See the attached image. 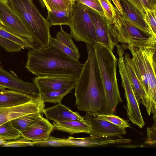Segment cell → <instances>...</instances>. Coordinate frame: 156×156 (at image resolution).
<instances>
[{
    "label": "cell",
    "instance_id": "cell-11",
    "mask_svg": "<svg viewBox=\"0 0 156 156\" xmlns=\"http://www.w3.org/2000/svg\"><path fill=\"white\" fill-rule=\"evenodd\" d=\"M44 102L41 95L30 101L15 106L0 108V125L21 116L37 112H43Z\"/></svg>",
    "mask_w": 156,
    "mask_h": 156
},
{
    "label": "cell",
    "instance_id": "cell-13",
    "mask_svg": "<svg viewBox=\"0 0 156 156\" xmlns=\"http://www.w3.org/2000/svg\"><path fill=\"white\" fill-rule=\"evenodd\" d=\"M87 8L94 26L98 43L113 51L117 44L110 32L108 21L105 16L87 6Z\"/></svg>",
    "mask_w": 156,
    "mask_h": 156
},
{
    "label": "cell",
    "instance_id": "cell-4",
    "mask_svg": "<svg viewBox=\"0 0 156 156\" xmlns=\"http://www.w3.org/2000/svg\"><path fill=\"white\" fill-rule=\"evenodd\" d=\"M116 13L109 29L116 44L119 42L126 45L141 48L156 44V37L148 33L124 17L115 7Z\"/></svg>",
    "mask_w": 156,
    "mask_h": 156
},
{
    "label": "cell",
    "instance_id": "cell-36",
    "mask_svg": "<svg viewBox=\"0 0 156 156\" xmlns=\"http://www.w3.org/2000/svg\"><path fill=\"white\" fill-rule=\"evenodd\" d=\"M77 3L82 4L105 16L103 9L98 0H74Z\"/></svg>",
    "mask_w": 156,
    "mask_h": 156
},
{
    "label": "cell",
    "instance_id": "cell-33",
    "mask_svg": "<svg viewBox=\"0 0 156 156\" xmlns=\"http://www.w3.org/2000/svg\"><path fill=\"white\" fill-rule=\"evenodd\" d=\"M0 46L9 52H19L22 49L18 44L0 36Z\"/></svg>",
    "mask_w": 156,
    "mask_h": 156
},
{
    "label": "cell",
    "instance_id": "cell-29",
    "mask_svg": "<svg viewBox=\"0 0 156 156\" xmlns=\"http://www.w3.org/2000/svg\"><path fill=\"white\" fill-rule=\"evenodd\" d=\"M48 10H61L69 8L74 0H43Z\"/></svg>",
    "mask_w": 156,
    "mask_h": 156
},
{
    "label": "cell",
    "instance_id": "cell-30",
    "mask_svg": "<svg viewBox=\"0 0 156 156\" xmlns=\"http://www.w3.org/2000/svg\"><path fill=\"white\" fill-rule=\"evenodd\" d=\"M127 0L138 10L144 18L147 9L156 10V0Z\"/></svg>",
    "mask_w": 156,
    "mask_h": 156
},
{
    "label": "cell",
    "instance_id": "cell-21",
    "mask_svg": "<svg viewBox=\"0 0 156 156\" xmlns=\"http://www.w3.org/2000/svg\"><path fill=\"white\" fill-rule=\"evenodd\" d=\"M55 129L67 132L70 135L84 133L89 134L90 127L85 120L84 121L69 120L53 122Z\"/></svg>",
    "mask_w": 156,
    "mask_h": 156
},
{
    "label": "cell",
    "instance_id": "cell-41",
    "mask_svg": "<svg viewBox=\"0 0 156 156\" xmlns=\"http://www.w3.org/2000/svg\"><path fill=\"white\" fill-rule=\"evenodd\" d=\"M0 24L1 25H2V26H3V23L2 22V21L1 20H0Z\"/></svg>",
    "mask_w": 156,
    "mask_h": 156
},
{
    "label": "cell",
    "instance_id": "cell-6",
    "mask_svg": "<svg viewBox=\"0 0 156 156\" xmlns=\"http://www.w3.org/2000/svg\"><path fill=\"white\" fill-rule=\"evenodd\" d=\"M70 34L75 41L93 45L98 40L93 22L87 6L74 2L72 17L69 25Z\"/></svg>",
    "mask_w": 156,
    "mask_h": 156
},
{
    "label": "cell",
    "instance_id": "cell-8",
    "mask_svg": "<svg viewBox=\"0 0 156 156\" xmlns=\"http://www.w3.org/2000/svg\"><path fill=\"white\" fill-rule=\"evenodd\" d=\"M122 50L117 51L119 55L118 63L122 87L125 91L126 101L127 115L131 122L142 128L145 125L137 101L132 88L126 70Z\"/></svg>",
    "mask_w": 156,
    "mask_h": 156
},
{
    "label": "cell",
    "instance_id": "cell-31",
    "mask_svg": "<svg viewBox=\"0 0 156 156\" xmlns=\"http://www.w3.org/2000/svg\"><path fill=\"white\" fill-rule=\"evenodd\" d=\"M100 118L119 127L126 128L130 127L128 121L114 114L97 113Z\"/></svg>",
    "mask_w": 156,
    "mask_h": 156
},
{
    "label": "cell",
    "instance_id": "cell-10",
    "mask_svg": "<svg viewBox=\"0 0 156 156\" xmlns=\"http://www.w3.org/2000/svg\"><path fill=\"white\" fill-rule=\"evenodd\" d=\"M84 118L90 126V136L122 138V135L126 134L125 129L118 127L100 117L97 113L87 112Z\"/></svg>",
    "mask_w": 156,
    "mask_h": 156
},
{
    "label": "cell",
    "instance_id": "cell-26",
    "mask_svg": "<svg viewBox=\"0 0 156 156\" xmlns=\"http://www.w3.org/2000/svg\"><path fill=\"white\" fill-rule=\"evenodd\" d=\"M22 136V133L13 126L11 121L0 125V138L6 140H14Z\"/></svg>",
    "mask_w": 156,
    "mask_h": 156
},
{
    "label": "cell",
    "instance_id": "cell-18",
    "mask_svg": "<svg viewBox=\"0 0 156 156\" xmlns=\"http://www.w3.org/2000/svg\"><path fill=\"white\" fill-rule=\"evenodd\" d=\"M124 57L128 77L136 99L138 102L140 101L145 106L146 94L144 88L133 67L131 61V58L127 53H125Z\"/></svg>",
    "mask_w": 156,
    "mask_h": 156
},
{
    "label": "cell",
    "instance_id": "cell-19",
    "mask_svg": "<svg viewBox=\"0 0 156 156\" xmlns=\"http://www.w3.org/2000/svg\"><path fill=\"white\" fill-rule=\"evenodd\" d=\"M122 9V16L146 32L156 37L145 21L140 12L127 0H118Z\"/></svg>",
    "mask_w": 156,
    "mask_h": 156
},
{
    "label": "cell",
    "instance_id": "cell-7",
    "mask_svg": "<svg viewBox=\"0 0 156 156\" xmlns=\"http://www.w3.org/2000/svg\"><path fill=\"white\" fill-rule=\"evenodd\" d=\"M0 19L3 27L24 39L36 48L41 47L10 2H7L0 0Z\"/></svg>",
    "mask_w": 156,
    "mask_h": 156
},
{
    "label": "cell",
    "instance_id": "cell-42",
    "mask_svg": "<svg viewBox=\"0 0 156 156\" xmlns=\"http://www.w3.org/2000/svg\"><path fill=\"white\" fill-rule=\"evenodd\" d=\"M11 0H5V1L6 2H8L9 1H11Z\"/></svg>",
    "mask_w": 156,
    "mask_h": 156
},
{
    "label": "cell",
    "instance_id": "cell-40",
    "mask_svg": "<svg viewBox=\"0 0 156 156\" xmlns=\"http://www.w3.org/2000/svg\"><path fill=\"white\" fill-rule=\"evenodd\" d=\"M39 3L41 6L43 8H44L45 7V5L44 3L43 0H38Z\"/></svg>",
    "mask_w": 156,
    "mask_h": 156
},
{
    "label": "cell",
    "instance_id": "cell-35",
    "mask_svg": "<svg viewBox=\"0 0 156 156\" xmlns=\"http://www.w3.org/2000/svg\"><path fill=\"white\" fill-rule=\"evenodd\" d=\"M28 146H33V141L23 136L16 140L7 141L2 145V147H24Z\"/></svg>",
    "mask_w": 156,
    "mask_h": 156
},
{
    "label": "cell",
    "instance_id": "cell-37",
    "mask_svg": "<svg viewBox=\"0 0 156 156\" xmlns=\"http://www.w3.org/2000/svg\"><path fill=\"white\" fill-rule=\"evenodd\" d=\"M147 139L144 144L150 145L155 144L156 143V124L154 122L151 127L147 128Z\"/></svg>",
    "mask_w": 156,
    "mask_h": 156
},
{
    "label": "cell",
    "instance_id": "cell-14",
    "mask_svg": "<svg viewBox=\"0 0 156 156\" xmlns=\"http://www.w3.org/2000/svg\"><path fill=\"white\" fill-rule=\"evenodd\" d=\"M77 79L71 76H37L33 80L38 87L41 95L76 85Z\"/></svg>",
    "mask_w": 156,
    "mask_h": 156
},
{
    "label": "cell",
    "instance_id": "cell-24",
    "mask_svg": "<svg viewBox=\"0 0 156 156\" xmlns=\"http://www.w3.org/2000/svg\"><path fill=\"white\" fill-rule=\"evenodd\" d=\"M43 112L27 114L11 120L13 126L22 133L31 127L42 119Z\"/></svg>",
    "mask_w": 156,
    "mask_h": 156
},
{
    "label": "cell",
    "instance_id": "cell-34",
    "mask_svg": "<svg viewBox=\"0 0 156 156\" xmlns=\"http://www.w3.org/2000/svg\"><path fill=\"white\" fill-rule=\"evenodd\" d=\"M156 10L147 9L146 11L144 20L153 34L156 36Z\"/></svg>",
    "mask_w": 156,
    "mask_h": 156
},
{
    "label": "cell",
    "instance_id": "cell-43",
    "mask_svg": "<svg viewBox=\"0 0 156 156\" xmlns=\"http://www.w3.org/2000/svg\"><path fill=\"white\" fill-rule=\"evenodd\" d=\"M1 0L2 1H4V2H5V0Z\"/></svg>",
    "mask_w": 156,
    "mask_h": 156
},
{
    "label": "cell",
    "instance_id": "cell-20",
    "mask_svg": "<svg viewBox=\"0 0 156 156\" xmlns=\"http://www.w3.org/2000/svg\"><path fill=\"white\" fill-rule=\"evenodd\" d=\"M126 48L129 50L132 56V58H131L132 64L144 88L147 97L149 89L148 84L140 49L131 45H127Z\"/></svg>",
    "mask_w": 156,
    "mask_h": 156
},
{
    "label": "cell",
    "instance_id": "cell-32",
    "mask_svg": "<svg viewBox=\"0 0 156 156\" xmlns=\"http://www.w3.org/2000/svg\"><path fill=\"white\" fill-rule=\"evenodd\" d=\"M103 9L104 16L109 23H112L116 12L115 7L110 0H98Z\"/></svg>",
    "mask_w": 156,
    "mask_h": 156
},
{
    "label": "cell",
    "instance_id": "cell-12",
    "mask_svg": "<svg viewBox=\"0 0 156 156\" xmlns=\"http://www.w3.org/2000/svg\"><path fill=\"white\" fill-rule=\"evenodd\" d=\"M0 86L34 97L40 95L39 90L35 83L24 81L16 75L4 70L0 66Z\"/></svg>",
    "mask_w": 156,
    "mask_h": 156
},
{
    "label": "cell",
    "instance_id": "cell-9",
    "mask_svg": "<svg viewBox=\"0 0 156 156\" xmlns=\"http://www.w3.org/2000/svg\"><path fill=\"white\" fill-rule=\"evenodd\" d=\"M156 45L154 44L140 48L148 84L145 107L149 115L156 113Z\"/></svg>",
    "mask_w": 156,
    "mask_h": 156
},
{
    "label": "cell",
    "instance_id": "cell-44",
    "mask_svg": "<svg viewBox=\"0 0 156 156\" xmlns=\"http://www.w3.org/2000/svg\"><path fill=\"white\" fill-rule=\"evenodd\" d=\"M0 65H1V61H0Z\"/></svg>",
    "mask_w": 156,
    "mask_h": 156
},
{
    "label": "cell",
    "instance_id": "cell-23",
    "mask_svg": "<svg viewBox=\"0 0 156 156\" xmlns=\"http://www.w3.org/2000/svg\"><path fill=\"white\" fill-rule=\"evenodd\" d=\"M73 3L69 8L65 10H48L46 20L50 26L55 25L69 26L72 17Z\"/></svg>",
    "mask_w": 156,
    "mask_h": 156
},
{
    "label": "cell",
    "instance_id": "cell-1",
    "mask_svg": "<svg viewBox=\"0 0 156 156\" xmlns=\"http://www.w3.org/2000/svg\"><path fill=\"white\" fill-rule=\"evenodd\" d=\"M87 58L75 87V105L80 111L103 113L105 98L93 45L86 44Z\"/></svg>",
    "mask_w": 156,
    "mask_h": 156
},
{
    "label": "cell",
    "instance_id": "cell-27",
    "mask_svg": "<svg viewBox=\"0 0 156 156\" xmlns=\"http://www.w3.org/2000/svg\"><path fill=\"white\" fill-rule=\"evenodd\" d=\"M0 36L18 44L22 49H31L36 48L24 39L10 31L0 24Z\"/></svg>",
    "mask_w": 156,
    "mask_h": 156
},
{
    "label": "cell",
    "instance_id": "cell-38",
    "mask_svg": "<svg viewBox=\"0 0 156 156\" xmlns=\"http://www.w3.org/2000/svg\"><path fill=\"white\" fill-rule=\"evenodd\" d=\"M112 1L118 11L122 15V11L118 0H112Z\"/></svg>",
    "mask_w": 156,
    "mask_h": 156
},
{
    "label": "cell",
    "instance_id": "cell-25",
    "mask_svg": "<svg viewBox=\"0 0 156 156\" xmlns=\"http://www.w3.org/2000/svg\"><path fill=\"white\" fill-rule=\"evenodd\" d=\"M76 85L45 93L41 95L45 102L53 104L60 102L63 98L75 88Z\"/></svg>",
    "mask_w": 156,
    "mask_h": 156
},
{
    "label": "cell",
    "instance_id": "cell-16",
    "mask_svg": "<svg viewBox=\"0 0 156 156\" xmlns=\"http://www.w3.org/2000/svg\"><path fill=\"white\" fill-rule=\"evenodd\" d=\"M55 129L54 126L47 119L43 117L34 125L22 133L24 137L32 141H37L48 138Z\"/></svg>",
    "mask_w": 156,
    "mask_h": 156
},
{
    "label": "cell",
    "instance_id": "cell-3",
    "mask_svg": "<svg viewBox=\"0 0 156 156\" xmlns=\"http://www.w3.org/2000/svg\"><path fill=\"white\" fill-rule=\"evenodd\" d=\"M105 94L103 113L114 114L119 104L122 102L117 78L118 60L113 51L98 43L93 45Z\"/></svg>",
    "mask_w": 156,
    "mask_h": 156
},
{
    "label": "cell",
    "instance_id": "cell-39",
    "mask_svg": "<svg viewBox=\"0 0 156 156\" xmlns=\"http://www.w3.org/2000/svg\"><path fill=\"white\" fill-rule=\"evenodd\" d=\"M7 141L6 140H5L3 139L0 138V146L3 145L5 144Z\"/></svg>",
    "mask_w": 156,
    "mask_h": 156
},
{
    "label": "cell",
    "instance_id": "cell-22",
    "mask_svg": "<svg viewBox=\"0 0 156 156\" xmlns=\"http://www.w3.org/2000/svg\"><path fill=\"white\" fill-rule=\"evenodd\" d=\"M73 112L61 102L53 106L44 108L43 113L46 118L55 122L71 120Z\"/></svg>",
    "mask_w": 156,
    "mask_h": 156
},
{
    "label": "cell",
    "instance_id": "cell-28",
    "mask_svg": "<svg viewBox=\"0 0 156 156\" xmlns=\"http://www.w3.org/2000/svg\"><path fill=\"white\" fill-rule=\"evenodd\" d=\"M33 146H69L71 143L68 139H62L50 136L48 138L37 141H33Z\"/></svg>",
    "mask_w": 156,
    "mask_h": 156
},
{
    "label": "cell",
    "instance_id": "cell-2",
    "mask_svg": "<svg viewBox=\"0 0 156 156\" xmlns=\"http://www.w3.org/2000/svg\"><path fill=\"white\" fill-rule=\"evenodd\" d=\"M83 64L50 44L30 49L26 68L37 76H71L77 79Z\"/></svg>",
    "mask_w": 156,
    "mask_h": 156
},
{
    "label": "cell",
    "instance_id": "cell-15",
    "mask_svg": "<svg viewBox=\"0 0 156 156\" xmlns=\"http://www.w3.org/2000/svg\"><path fill=\"white\" fill-rule=\"evenodd\" d=\"M60 28V30L57 32L55 37H51L50 44L78 61L80 54L77 47L72 40L71 35L65 31L61 25Z\"/></svg>",
    "mask_w": 156,
    "mask_h": 156
},
{
    "label": "cell",
    "instance_id": "cell-17",
    "mask_svg": "<svg viewBox=\"0 0 156 156\" xmlns=\"http://www.w3.org/2000/svg\"><path fill=\"white\" fill-rule=\"evenodd\" d=\"M34 97L21 92L6 90L0 86V108L23 104L30 101Z\"/></svg>",
    "mask_w": 156,
    "mask_h": 156
},
{
    "label": "cell",
    "instance_id": "cell-5",
    "mask_svg": "<svg viewBox=\"0 0 156 156\" xmlns=\"http://www.w3.org/2000/svg\"><path fill=\"white\" fill-rule=\"evenodd\" d=\"M9 2L21 16L38 45L41 47L49 46L51 37V26L32 0H11Z\"/></svg>",
    "mask_w": 156,
    "mask_h": 156
}]
</instances>
